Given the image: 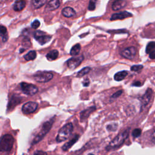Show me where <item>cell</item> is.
Listing matches in <instances>:
<instances>
[{
    "mask_svg": "<svg viewBox=\"0 0 155 155\" xmlns=\"http://www.w3.org/2000/svg\"><path fill=\"white\" fill-rule=\"evenodd\" d=\"M46 2H47L46 0H39V1H33L32 4L35 9H38L44 5Z\"/></svg>",
    "mask_w": 155,
    "mask_h": 155,
    "instance_id": "cell-27",
    "label": "cell"
},
{
    "mask_svg": "<svg viewBox=\"0 0 155 155\" xmlns=\"http://www.w3.org/2000/svg\"><path fill=\"white\" fill-rule=\"evenodd\" d=\"M53 75L48 71H39L34 75V80L38 83H48L53 79Z\"/></svg>",
    "mask_w": 155,
    "mask_h": 155,
    "instance_id": "cell-5",
    "label": "cell"
},
{
    "mask_svg": "<svg viewBox=\"0 0 155 155\" xmlns=\"http://www.w3.org/2000/svg\"><path fill=\"white\" fill-rule=\"evenodd\" d=\"M39 26H40V22H39L38 20H35V21H34L32 23V24H31V26H32V27L33 29H35L38 28V27H39Z\"/></svg>",
    "mask_w": 155,
    "mask_h": 155,
    "instance_id": "cell-32",
    "label": "cell"
},
{
    "mask_svg": "<svg viewBox=\"0 0 155 155\" xmlns=\"http://www.w3.org/2000/svg\"><path fill=\"white\" fill-rule=\"evenodd\" d=\"M95 8H96V1H90L88 7V10L93 11V10H94L95 9Z\"/></svg>",
    "mask_w": 155,
    "mask_h": 155,
    "instance_id": "cell-31",
    "label": "cell"
},
{
    "mask_svg": "<svg viewBox=\"0 0 155 155\" xmlns=\"http://www.w3.org/2000/svg\"><path fill=\"white\" fill-rule=\"evenodd\" d=\"M133 86H135V87H140L142 86V84L141 82L139 81H136L135 83H134L133 84H132Z\"/></svg>",
    "mask_w": 155,
    "mask_h": 155,
    "instance_id": "cell-37",
    "label": "cell"
},
{
    "mask_svg": "<svg viewBox=\"0 0 155 155\" xmlns=\"http://www.w3.org/2000/svg\"><path fill=\"white\" fill-rule=\"evenodd\" d=\"M54 121H55V118H53L49 121H46L44 123V124L42 126L41 130L33 140L32 144H36L39 142H40L44 138V137L49 133V132L50 130L52 127Z\"/></svg>",
    "mask_w": 155,
    "mask_h": 155,
    "instance_id": "cell-2",
    "label": "cell"
},
{
    "mask_svg": "<svg viewBox=\"0 0 155 155\" xmlns=\"http://www.w3.org/2000/svg\"><path fill=\"white\" fill-rule=\"evenodd\" d=\"M151 140L153 143H155V130L153 132V133L151 135Z\"/></svg>",
    "mask_w": 155,
    "mask_h": 155,
    "instance_id": "cell-38",
    "label": "cell"
},
{
    "mask_svg": "<svg viewBox=\"0 0 155 155\" xmlns=\"http://www.w3.org/2000/svg\"><path fill=\"white\" fill-rule=\"evenodd\" d=\"M129 133L130 129H127L118 134L110 143V144L107 146L106 150L108 151L120 147L128 138L129 136Z\"/></svg>",
    "mask_w": 155,
    "mask_h": 155,
    "instance_id": "cell-1",
    "label": "cell"
},
{
    "mask_svg": "<svg viewBox=\"0 0 155 155\" xmlns=\"http://www.w3.org/2000/svg\"><path fill=\"white\" fill-rule=\"evenodd\" d=\"M36 57H37V52L35 50H31L24 56V58L26 61H32L35 59Z\"/></svg>",
    "mask_w": 155,
    "mask_h": 155,
    "instance_id": "cell-24",
    "label": "cell"
},
{
    "mask_svg": "<svg viewBox=\"0 0 155 155\" xmlns=\"http://www.w3.org/2000/svg\"><path fill=\"white\" fill-rule=\"evenodd\" d=\"M137 53V50L135 47H129L125 49H124L121 54V55L126 59H133Z\"/></svg>",
    "mask_w": 155,
    "mask_h": 155,
    "instance_id": "cell-10",
    "label": "cell"
},
{
    "mask_svg": "<svg viewBox=\"0 0 155 155\" xmlns=\"http://www.w3.org/2000/svg\"><path fill=\"white\" fill-rule=\"evenodd\" d=\"M21 102V99L20 97H17V96H13L11 97L10 101H9V105H8V110H10L13 107H15L17 105H18L19 103Z\"/></svg>",
    "mask_w": 155,
    "mask_h": 155,
    "instance_id": "cell-18",
    "label": "cell"
},
{
    "mask_svg": "<svg viewBox=\"0 0 155 155\" xmlns=\"http://www.w3.org/2000/svg\"><path fill=\"white\" fill-rule=\"evenodd\" d=\"M62 14L66 18H70L75 16L76 15V12L73 8L70 7H66L62 10Z\"/></svg>",
    "mask_w": 155,
    "mask_h": 155,
    "instance_id": "cell-16",
    "label": "cell"
},
{
    "mask_svg": "<svg viewBox=\"0 0 155 155\" xmlns=\"http://www.w3.org/2000/svg\"><path fill=\"white\" fill-rule=\"evenodd\" d=\"M59 55V52L57 50H53L49 52L47 55H46V58H48L49 61H53L55 60Z\"/></svg>",
    "mask_w": 155,
    "mask_h": 155,
    "instance_id": "cell-21",
    "label": "cell"
},
{
    "mask_svg": "<svg viewBox=\"0 0 155 155\" xmlns=\"http://www.w3.org/2000/svg\"><path fill=\"white\" fill-rule=\"evenodd\" d=\"M34 38L41 45H44L51 40L52 37L47 35L42 31L38 30L34 33Z\"/></svg>",
    "mask_w": 155,
    "mask_h": 155,
    "instance_id": "cell-7",
    "label": "cell"
},
{
    "mask_svg": "<svg viewBox=\"0 0 155 155\" xmlns=\"http://www.w3.org/2000/svg\"><path fill=\"white\" fill-rule=\"evenodd\" d=\"M149 58L151 59H155V50H153V52H151L150 54H149Z\"/></svg>",
    "mask_w": 155,
    "mask_h": 155,
    "instance_id": "cell-36",
    "label": "cell"
},
{
    "mask_svg": "<svg viewBox=\"0 0 155 155\" xmlns=\"http://www.w3.org/2000/svg\"><path fill=\"white\" fill-rule=\"evenodd\" d=\"M38 106V103L33 101H29L23 105L22 111L24 114L32 113L37 110Z\"/></svg>",
    "mask_w": 155,
    "mask_h": 155,
    "instance_id": "cell-8",
    "label": "cell"
},
{
    "mask_svg": "<svg viewBox=\"0 0 155 155\" xmlns=\"http://www.w3.org/2000/svg\"><path fill=\"white\" fill-rule=\"evenodd\" d=\"M14 144V138L9 134L3 135L0 138V152L10 151Z\"/></svg>",
    "mask_w": 155,
    "mask_h": 155,
    "instance_id": "cell-3",
    "label": "cell"
},
{
    "mask_svg": "<svg viewBox=\"0 0 155 155\" xmlns=\"http://www.w3.org/2000/svg\"><path fill=\"white\" fill-rule=\"evenodd\" d=\"M155 49V42H150L146 47L145 52L147 54H150L151 52L154 50Z\"/></svg>",
    "mask_w": 155,
    "mask_h": 155,
    "instance_id": "cell-26",
    "label": "cell"
},
{
    "mask_svg": "<svg viewBox=\"0 0 155 155\" xmlns=\"http://www.w3.org/2000/svg\"><path fill=\"white\" fill-rule=\"evenodd\" d=\"M91 70V68L89 67H86L84 68H83V69H81L80 72H78V73L76 76L77 77H83L84 76V75H87L90 71Z\"/></svg>",
    "mask_w": 155,
    "mask_h": 155,
    "instance_id": "cell-25",
    "label": "cell"
},
{
    "mask_svg": "<svg viewBox=\"0 0 155 155\" xmlns=\"http://www.w3.org/2000/svg\"><path fill=\"white\" fill-rule=\"evenodd\" d=\"M20 87L24 94L28 96H33L38 91V87L32 84L21 83L20 84Z\"/></svg>",
    "mask_w": 155,
    "mask_h": 155,
    "instance_id": "cell-6",
    "label": "cell"
},
{
    "mask_svg": "<svg viewBox=\"0 0 155 155\" xmlns=\"http://www.w3.org/2000/svg\"><path fill=\"white\" fill-rule=\"evenodd\" d=\"M84 60V56L83 55L78 57H73L69 59L67 61V64L69 69L73 70L78 67Z\"/></svg>",
    "mask_w": 155,
    "mask_h": 155,
    "instance_id": "cell-9",
    "label": "cell"
},
{
    "mask_svg": "<svg viewBox=\"0 0 155 155\" xmlns=\"http://www.w3.org/2000/svg\"><path fill=\"white\" fill-rule=\"evenodd\" d=\"M90 84V80L88 78H86L83 81V85L84 87H87L89 86Z\"/></svg>",
    "mask_w": 155,
    "mask_h": 155,
    "instance_id": "cell-34",
    "label": "cell"
},
{
    "mask_svg": "<svg viewBox=\"0 0 155 155\" xmlns=\"http://www.w3.org/2000/svg\"><path fill=\"white\" fill-rule=\"evenodd\" d=\"M80 137V136L78 135H75L71 140H70L69 142H67V143H66L63 147H62V149H63L64 151H67L69 149H70L78 141Z\"/></svg>",
    "mask_w": 155,
    "mask_h": 155,
    "instance_id": "cell-14",
    "label": "cell"
},
{
    "mask_svg": "<svg viewBox=\"0 0 155 155\" xmlns=\"http://www.w3.org/2000/svg\"><path fill=\"white\" fill-rule=\"evenodd\" d=\"M118 128V125L116 124H110L108 125L107 127V130L110 131V132H113L115 131Z\"/></svg>",
    "mask_w": 155,
    "mask_h": 155,
    "instance_id": "cell-30",
    "label": "cell"
},
{
    "mask_svg": "<svg viewBox=\"0 0 155 155\" xmlns=\"http://www.w3.org/2000/svg\"><path fill=\"white\" fill-rule=\"evenodd\" d=\"M0 37H1L4 42L7 40V31L6 27L0 25Z\"/></svg>",
    "mask_w": 155,
    "mask_h": 155,
    "instance_id": "cell-22",
    "label": "cell"
},
{
    "mask_svg": "<svg viewBox=\"0 0 155 155\" xmlns=\"http://www.w3.org/2000/svg\"><path fill=\"white\" fill-rule=\"evenodd\" d=\"M96 110V107L95 106H92L90 107L87 108V109L83 110L80 113V119L81 121H83L86 119H87L88 116L94 112Z\"/></svg>",
    "mask_w": 155,
    "mask_h": 155,
    "instance_id": "cell-13",
    "label": "cell"
},
{
    "mask_svg": "<svg viewBox=\"0 0 155 155\" xmlns=\"http://www.w3.org/2000/svg\"><path fill=\"white\" fill-rule=\"evenodd\" d=\"M81 50V45L80 44H76L73 45L70 50V55L72 56H76L78 55Z\"/></svg>",
    "mask_w": 155,
    "mask_h": 155,
    "instance_id": "cell-23",
    "label": "cell"
},
{
    "mask_svg": "<svg viewBox=\"0 0 155 155\" xmlns=\"http://www.w3.org/2000/svg\"><path fill=\"white\" fill-rule=\"evenodd\" d=\"M60 6V1L58 0H52V1H49L47 6H46L45 9L49 10V11H52L57 9Z\"/></svg>",
    "mask_w": 155,
    "mask_h": 155,
    "instance_id": "cell-17",
    "label": "cell"
},
{
    "mask_svg": "<svg viewBox=\"0 0 155 155\" xmlns=\"http://www.w3.org/2000/svg\"><path fill=\"white\" fill-rule=\"evenodd\" d=\"M73 129V124L71 122H69L62 127L56 136V141L58 143L63 142L70 137Z\"/></svg>",
    "mask_w": 155,
    "mask_h": 155,
    "instance_id": "cell-4",
    "label": "cell"
},
{
    "mask_svg": "<svg viewBox=\"0 0 155 155\" xmlns=\"http://www.w3.org/2000/svg\"><path fill=\"white\" fill-rule=\"evenodd\" d=\"M26 6V2L24 1H17L13 5L14 10L19 12L22 10Z\"/></svg>",
    "mask_w": 155,
    "mask_h": 155,
    "instance_id": "cell-20",
    "label": "cell"
},
{
    "mask_svg": "<svg viewBox=\"0 0 155 155\" xmlns=\"http://www.w3.org/2000/svg\"><path fill=\"white\" fill-rule=\"evenodd\" d=\"M132 16H133V15L131 13L128 12L127 11H124V12H121L119 13H116L113 14L110 18V20L113 21V20H123V19L127 18L129 17H132Z\"/></svg>",
    "mask_w": 155,
    "mask_h": 155,
    "instance_id": "cell-12",
    "label": "cell"
},
{
    "mask_svg": "<svg viewBox=\"0 0 155 155\" xmlns=\"http://www.w3.org/2000/svg\"><path fill=\"white\" fill-rule=\"evenodd\" d=\"M122 94V90H119L116 91V93H115L114 94H113L112 95V98H117L118 97H119Z\"/></svg>",
    "mask_w": 155,
    "mask_h": 155,
    "instance_id": "cell-33",
    "label": "cell"
},
{
    "mask_svg": "<svg viewBox=\"0 0 155 155\" xmlns=\"http://www.w3.org/2000/svg\"><path fill=\"white\" fill-rule=\"evenodd\" d=\"M153 95V91L151 88H148L143 96L140 98L141 107H145L150 102Z\"/></svg>",
    "mask_w": 155,
    "mask_h": 155,
    "instance_id": "cell-11",
    "label": "cell"
},
{
    "mask_svg": "<svg viewBox=\"0 0 155 155\" xmlns=\"http://www.w3.org/2000/svg\"><path fill=\"white\" fill-rule=\"evenodd\" d=\"M128 75L127 71H121L116 73L114 76V79L116 81H121L123 80Z\"/></svg>",
    "mask_w": 155,
    "mask_h": 155,
    "instance_id": "cell-19",
    "label": "cell"
},
{
    "mask_svg": "<svg viewBox=\"0 0 155 155\" xmlns=\"http://www.w3.org/2000/svg\"><path fill=\"white\" fill-rule=\"evenodd\" d=\"M144 68L143 66L142 65H135L131 67V70L133 72H139L141 70Z\"/></svg>",
    "mask_w": 155,
    "mask_h": 155,
    "instance_id": "cell-28",
    "label": "cell"
},
{
    "mask_svg": "<svg viewBox=\"0 0 155 155\" xmlns=\"http://www.w3.org/2000/svg\"><path fill=\"white\" fill-rule=\"evenodd\" d=\"M127 4V1H124V0H120V1H115L113 3L112 6V9L113 10L117 11L122 9L124 7H126Z\"/></svg>",
    "mask_w": 155,
    "mask_h": 155,
    "instance_id": "cell-15",
    "label": "cell"
},
{
    "mask_svg": "<svg viewBox=\"0 0 155 155\" xmlns=\"http://www.w3.org/2000/svg\"><path fill=\"white\" fill-rule=\"evenodd\" d=\"M33 155H48V154L43 151H37L35 152Z\"/></svg>",
    "mask_w": 155,
    "mask_h": 155,
    "instance_id": "cell-35",
    "label": "cell"
},
{
    "mask_svg": "<svg viewBox=\"0 0 155 155\" xmlns=\"http://www.w3.org/2000/svg\"><path fill=\"white\" fill-rule=\"evenodd\" d=\"M141 130L140 129H135L132 132V136L134 137H137L141 135Z\"/></svg>",
    "mask_w": 155,
    "mask_h": 155,
    "instance_id": "cell-29",
    "label": "cell"
},
{
    "mask_svg": "<svg viewBox=\"0 0 155 155\" xmlns=\"http://www.w3.org/2000/svg\"><path fill=\"white\" fill-rule=\"evenodd\" d=\"M88 155H94V154H88Z\"/></svg>",
    "mask_w": 155,
    "mask_h": 155,
    "instance_id": "cell-39",
    "label": "cell"
}]
</instances>
